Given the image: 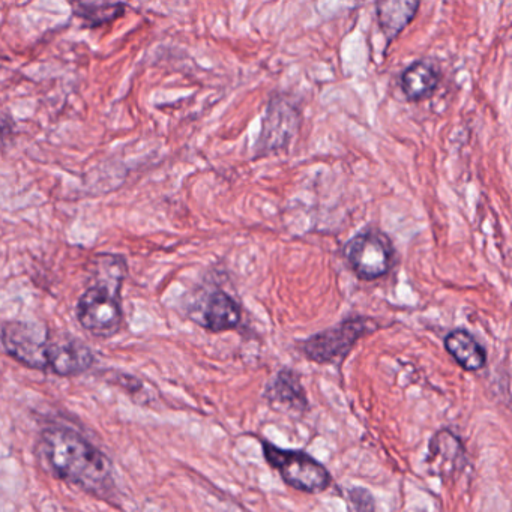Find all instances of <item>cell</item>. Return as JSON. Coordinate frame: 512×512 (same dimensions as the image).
I'll return each instance as SVG.
<instances>
[{"instance_id":"obj_16","label":"cell","mask_w":512,"mask_h":512,"mask_svg":"<svg viewBox=\"0 0 512 512\" xmlns=\"http://www.w3.org/2000/svg\"><path fill=\"white\" fill-rule=\"evenodd\" d=\"M13 134V122H11L10 119L5 118V116H0V149H2V146L7 145L8 140L13 137Z\"/></svg>"},{"instance_id":"obj_12","label":"cell","mask_w":512,"mask_h":512,"mask_svg":"<svg viewBox=\"0 0 512 512\" xmlns=\"http://www.w3.org/2000/svg\"><path fill=\"white\" fill-rule=\"evenodd\" d=\"M445 349L466 371H478L487 364V352L466 329H454L445 337Z\"/></svg>"},{"instance_id":"obj_13","label":"cell","mask_w":512,"mask_h":512,"mask_svg":"<svg viewBox=\"0 0 512 512\" xmlns=\"http://www.w3.org/2000/svg\"><path fill=\"white\" fill-rule=\"evenodd\" d=\"M439 80L440 73L436 65L428 61H416L401 74V89L407 100L422 101L433 95Z\"/></svg>"},{"instance_id":"obj_15","label":"cell","mask_w":512,"mask_h":512,"mask_svg":"<svg viewBox=\"0 0 512 512\" xmlns=\"http://www.w3.org/2000/svg\"><path fill=\"white\" fill-rule=\"evenodd\" d=\"M349 500L356 511H373L376 508L373 494L362 487L352 488L349 491Z\"/></svg>"},{"instance_id":"obj_9","label":"cell","mask_w":512,"mask_h":512,"mask_svg":"<svg viewBox=\"0 0 512 512\" xmlns=\"http://www.w3.org/2000/svg\"><path fill=\"white\" fill-rule=\"evenodd\" d=\"M427 466L433 475L448 478L464 466V448L451 430H440L428 446Z\"/></svg>"},{"instance_id":"obj_5","label":"cell","mask_w":512,"mask_h":512,"mask_svg":"<svg viewBox=\"0 0 512 512\" xmlns=\"http://www.w3.org/2000/svg\"><path fill=\"white\" fill-rule=\"evenodd\" d=\"M343 254L362 281L379 280L394 265V245L382 230H362L344 245Z\"/></svg>"},{"instance_id":"obj_3","label":"cell","mask_w":512,"mask_h":512,"mask_svg":"<svg viewBox=\"0 0 512 512\" xmlns=\"http://www.w3.org/2000/svg\"><path fill=\"white\" fill-rule=\"evenodd\" d=\"M95 283L77 302L80 325L95 337L110 338L118 334L124 322L121 290L127 265L122 257L106 256L98 262Z\"/></svg>"},{"instance_id":"obj_7","label":"cell","mask_w":512,"mask_h":512,"mask_svg":"<svg viewBox=\"0 0 512 512\" xmlns=\"http://www.w3.org/2000/svg\"><path fill=\"white\" fill-rule=\"evenodd\" d=\"M301 121V110L293 101L286 97L272 98L256 143L257 155L265 157L286 148L298 134Z\"/></svg>"},{"instance_id":"obj_11","label":"cell","mask_w":512,"mask_h":512,"mask_svg":"<svg viewBox=\"0 0 512 512\" xmlns=\"http://www.w3.org/2000/svg\"><path fill=\"white\" fill-rule=\"evenodd\" d=\"M421 0H377L376 16L386 40L394 41L416 17Z\"/></svg>"},{"instance_id":"obj_2","label":"cell","mask_w":512,"mask_h":512,"mask_svg":"<svg viewBox=\"0 0 512 512\" xmlns=\"http://www.w3.org/2000/svg\"><path fill=\"white\" fill-rule=\"evenodd\" d=\"M41 451L56 478L94 496L106 497L115 488L112 461L82 434L70 428H47Z\"/></svg>"},{"instance_id":"obj_10","label":"cell","mask_w":512,"mask_h":512,"mask_svg":"<svg viewBox=\"0 0 512 512\" xmlns=\"http://www.w3.org/2000/svg\"><path fill=\"white\" fill-rule=\"evenodd\" d=\"M265 397L272 406L287 412L304 413L308 409V397L298 374L290 368L281 370L266 388Z\"/></svg>"},{"instance_id":"obj_4","label":"cell","mask_w":512,"mask_h":512,"mask_svg":"<svg viewBox=\"0 0 512 512\" xmlns=\"http://www.w3.org/2000/svg\"><path fill=\"white\" fill-rule=\"evenodd\" d=\"M263 455L283 481L304 493H322L331 485V473L316 458L301 449H284L263 440Z\"/></svg>"},{"instance_id":"obj_1","label":"cell","mask_w":512,"mask_h":512,"mask_svg":"<svg viewBox=\"0 0 512 512\" xmlns=\"http://www.w3.org/2000/svg\"><path fill=\"white\" fill-rule=\"evenodd\" d=\"M2 344L20 364L52 371L56 376H79L95 362L94 353L82 341L55 338L46 326L37 322L7 323L2 329Z\"/></svg>"},{"instance_id":"obj_14","label":"cell","mask_w":512,"mask_h":512,"mask_svg":"<svg viewBox=\"0 0 512 512\" xmlns=\"http://www.w3.org/2000/svg\"><path fill=\"white\" fill-rule=\"evenodd\" d=\"M73 11L74 16L82 20L83 25L88 28H97V26L109 25L124 16L125 5L73 0Z\"/></svg>"},{"instance_id":"obj_8","label":"cell","mask_w":512,"mask_h":512,"mask_svg":"<svg viewBox=\"0 0 512 512\" xmlns=\"http://www.w3.org/2000/svg\"><path fill=\"white\" fill-rule=\"evenodd\" d=\"M241 314V307L232 296L223 290H214L206 296L200 308L194 310L193 319L202 328L218 334L235 329L241 322Z\"/></svg>"},{"instance_id":"obj_6","label":"cell","mask_w":512,"mask_h":512,"mask_svg":"<svg viewBox=\"0 0 512 512\" xmlns=\"http://www.w3.org/2000/svg\"><path fill=\"white\" fill-rule=\"evenodd\" d=\"M373 329L374 326L370 319L353 317V319L343 320L332 328L311 335L302 344V350L308 359L317 364L343 361L352 352L356 343Z\"/></svg>"}]
</instances>
